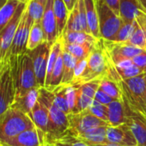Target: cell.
Instances as JSON below:
<instances>
[{"label": "cell", "mask_w": 146, "mask_h": 146, "mask_svg": "<svg viewBox=\"0 0 146 146\" xmlns=\"http://www.w3.org/2000/svg\"><path fill=\"white\" fill-rule=\"evenodd\" d=\"M10 63L16 87V97L29 90L40 88L37 83L32 58L28 52L18 56H11Z\"/></svg>", "instance_id": "6da1fadb"}, {"label": "cell", "mask_w": 146, "mask_h": 146, "mask_svg": "<svg viewBox=\"0 0 146 146\" xmlns=\"http://www.w3.org/2000/svg\"><path fill=\"white\" fill-rule=\"evenodd\" d=\"M38 101L46 108L49 114L48 131L46 137V142L55 143L64 137L69 130L67 114L54 105L52 92L46 88L40 89Z\"/></svg>", "instance_id": "7a4b0ae2"}, {"label": "cell", "mask_w": 146, "mask_h": 146, "mask_svg": "<svg viewBox=\"0 0 146 146\" xmlns=\"http://www.w3.org/2000/svg\"><path fill=\"white\" fill-rule=\"evenodd\" d=\"M35 127L28 114L10 108L0 117V143H5L22 132Z\"/></svg>", "instance_id": "3957f363"}, {"label": "cell", "mask_w": 146, "mask_h": 146, "mask_svg": "<svg viewBox=\"0 0 146 146\" xmlns=\"http://www.w3.org/2000/svg\"><path fill=\"white\" fill-rule=\"evenodd\" d=\"M102 39L98 40L87 58V66L80 78L72 84H83L95 79H102L108 75L107 53Z\"/></svg>", "instance_id": "277c9868"}, {"label": "cell", "mask_w": 146, "mask_h": 146, "mask_svg": "<svg viewBox=\"0 0 146 146\" xmlns=\"http://www.w3.org/2000/svg\"><path fill=\"white\" fill-rule=\"evenodd\" d=\"M95 2L98 14L101 38L105 40H112L124 22L119 16L108 6L104 0H95Z\"/></svg>", "instance_id": "5b68a950"}, {"label": "cell", "mask_w": 146, "mask_h": 146, "mask_svg": "<svg viewBox=\"0 0 146 146\" xmlns=\"http://www.w3.org/2000/svg\"><path fill=\"white\" fill-rule=\"evenodd\" d=\"M15 98L16 87L9 58L0 63V117L11 107Z\"/></svg>", "instance_id": "8992f818"}, {"label": "cell", "mask_w": 146, "mask_h": 146, "mask_svg": "<svg viewBox=\"0 0 146 146\" xmlns=\"http://www.w3.org/2000/svg\"><path fill=\"white\" fill-rule=\"evenodd\" d=\"M29 0H23L19 5L15 16L7 24V26L0 32V63L9 59L10 50L22 17L27 10Z\"/></svg>", "instance_id": "52a82bcc"}, {"label": "cell", "mask_w": 146, "mask_h": 146, "mask_svg": "<svg viewBox=\"0 0 146 146\" xmlns=\"http://www.w3.org/2000/svg\"><path fill=\"white\" fill-rule=\"evenodd\" d=\"M67 118L69 121L67 132L74 137L95 127L108 125L107 122L94 116L88 109L78 113H69Z\"/></svg>", "instance_id": "ba28073f"}, {"label": "cell", "mask_w": 146, "mask_h": 146, "mask_svg": "<svg viewBox=\"0 0 146 146\" xmlns=\"http://www.w3.org/2000/svg\"><path fill=\"white\" fill-rule=\"evenodd\" d=\"M51 47L52 46L50 44H48L47 42H44L34 50L27 52L32 58L36 80L40 88H45L47 63L51 52Z\"/></svg>", "instance_id": "9c48e42d"}, {"label": "cell", "mask_w": 146, "mask_h": 146, "mask_svg": "<svg viewBox=\"0 0 146 146\" xmlns=\"http://www.w3.org/2000/svg\"><path fill=\"white\" fill-rule=\"evenodd\" d=\"M34 23H35L34 20L29 16V13L26 10L17 29L10 50L9 58L11 56H18L21 54H24L28 52L27 46H28L29 36Z\"/></svg>", "instance_id": "30bf717a"}, {"label": "cell", "mask_w": 146, "mask_h": 146, "mask_svg": "<svg viewBox=\"0 0 146 146\" xmlns=\"http://www.w3.org/2000/svg\"><path fill=\"white\" fill-rule=\"evenodd\" d=\"M53 1L54 0H47L46 9L41 19V26L45 34L46 42L51 46H52V44L58 39L57 22L53 11Z\"/></svg>", "instance_id": "8fae6325"}, {"label": "cell", "mask_w": 146, "mask_h": 146, "mask_svg": "<svg viewBox=\"0 0 146 146\" xmlns=\"http://www.w3.org/2000/svg\"><path fill=\"white\" fill-rule=\"evenodd\" d=\"M108 142L116 143L120 146H131L137 144L130 127L126 125L119 126H108L107 128Z\"/></svg>", "instance_id": "7c38bea8"}, {"label": "cell", "mask_w": 146, "mask_h": 146, "mask_svg": "<svg viewBox=\"0 0 146 146\" xmlns=\"http://www.w3.org/2000/svg\"><path fill=\"white\" fill-rule=\"evenodd\" d=\"M46 142V136L36 127L27 130L8 141L10 146H41Z\"/></svg>", "instance_id": "4fadbf2b"}, {"label": "cell", "mask_w": 146, "mask_h": 146, "mask_svg": "<svg viewBox=\"0 0 146 146\" xmlns=\"http://www.w3.org/2000/svg\"><path fill=\"white\" fill-rule=\"evenodd\" d=\"M40 89V88L33 89L29 90V92H27L26 94L21 96L16 97L11 108L17 109L29 116V114L32 112V109L34 108L35 103L38 101Z\"/></svg>", "instance_id": "5bb4252c"}, {"label": "cell", "mask_w": 146, "mask_h": 146, "mask_svg": "<svg viewBox=\"0 0 146 146\" xmlns=\"http://www.w3.org/2000/svg\"><path fill=\"white\" fill-rule=\"evenodd\" d=\"M29 117L34 122L35 127L46 137L49 123V114L46 108L41 102L37 101Z\"/></svg>", "instance_id": "9a60e30c"}, {"label": "cell", "mask_w": 146, "mask_h": 146, "mask_svg": "<svg viewBox=\"0 0 146 146\" xmlns=\"http://www.w3.org/2000/svg\"><path fill=\"white\" fill-rule=\"evenodd\" d=\"M140 11L146 13L137 0H119V17L123 22H133Z\"/></svg>", "instance_id": "2e32d148"}, {"label": "cell", "mask_w": 146, "mask_h": 146, "mask_svg": "<svg viewBox=\"0 0 146 146\" xmlns=\"http://www.w3.org/2000/svg\"><path fill=\"white\" fill-rule=\"evenodd\" d=\"M109 126H119L126 124L127 115L125 113V104L123 101L115 100L108 105Z\"/></svg>", "instance_id": "e0dca14e"}, {"label": "cell", "mask_w": 146, "mask_h": 146, "mask_svg": "<svg viewBox=\"0 0 146 146\" xmlns=\"http://www.w3.org/2000/svg\"><path fill=\"white\" fill-rule=\"evenodd\" d=\"M84 5L87 14V21L90 35L96 39L100 40V28H99V19L96 10V5L95 0H84Z\"/></svg>", "instance_id": "ac0fdd59"}, {"label": "cell", "mask_w": 146, "mask_h": 146, "mask_svg": "<svg viewBox=\"0 0 146 146\" xmlns=\"http://www.w3.org/2000/svg\"><path fill=\"white\" fill-rule=\"evenodd\" d=\"M108 125H102L88 130L85 132L78 134L76 137L84 141L87 144H97L107 143V128Z\"/></svg>", "instance_id": "d6986e66"}, {"label": "cell", "mask_w": 146, "mask_h": 146, "mask_svg": "<svg viewBox=\"0 0 146 146\" xmlns=\"http://www.w3.org/2000/svg\"><path fill=\"white\" fill-rule=\"evenodd\" d=\"M53 11H54L56 22H57V29H58V38H59L61 37L65 29L70 11H68L67 6L64 0H54Z\"/></svg>", "instance_id": "ffe728a7"}, {"label": "cell", "mask_w": 146, "mask_h": 146, "mask_svg": "<svg viewBox=\"0 0 146 146\" xmlns=\"http://www.w3.org/2000/svg\"><path fill=\"white\" fill-rule=\"evenodd\" d=\"M63 62H64V72H63V79L62 85H69L72 83L74 79V72L75 66L78 59L71 55L70 52L63 49Z\"/></svg>", "instance_id": "44dd1931"}, {"label": "cell", "mask_w": 146, "mask_h": 146, "mask_svg": "<svg viewBox=\"0 0 146 146\" xmlns=\"http://www.w3.org/2000/svg\"><path fill=\"white\" fill-rule=\"evenodd\" d=\"M62 41L64 43H69V44H92L96 45L99 40L96 39L94 36H92L90 34H87L85 32H69V33H64L61 37Z\"/></svg>", "instance_id": "7402d4cb"}, {"label": "cell", "mask_w": 146, "mask_h": 146, "mask_svg": "<svg viewBox=\"0 0 146 146\" xmlns=\"http://www.w3.org/2000/svg\"><path fill=\"white\" fill-rule=\"evenodd\" d=\"M21 2L20 0H8L6 4L0 9V32L13 18Z\"/></svg>", "instance_id": "603a6c76"}, {"label": "cell", "mask_w": 146, "mask_h": 146, "mask_svg": "<svg viewBox=\"0 0 146 146\" xmlns=\"http://www.w3.org/2000/svg\"><path fill=\"white\" fill-rule=\"evenodd\" d=\"M63 49L66 52H70L71 55L74 56L78 60L87 58L89 55L90 54L92 49L96 45L92 44H69V43H64L62 41Z\"/></svg>", "instance_id": "cb8c5ba5"}, {"label": "cell", "mask_w": 146, "mask_h": 146, "mask_svg": "<svg viewBox=\"0 0 146 146\" xmlns=\"http://www.w3.org/2000/svg\"><path fill=\"white\" fill-rule=\"evenodd\" d=\"M46 42V38H45V34L41 26V22L39 23H35L29 36V40H28V51H32L42 43Z\"/></svg>", "instance_id": "d4e9b609"}, {"label": "cell", "mask_w": 146, "mask_h": 146, "mask_svg": "<svg viewBox=\"0 0 146 146\" xmlns=\"http://www.w3.org/2000/svg\"><path fill=\"white\" fill-rule=\"evenodd\" d=\"M100 89L102 90L105 93H107L109 96H111L113 100L123 101L122 91L119 84L111 78H108L107 76L101 79Z\"/></svg>", "instance_id": "484cf974"}, {"label": "cell", "mask_w": 146, "mask_h": 146, "mask_svg": "<svg viewBox=\"0 0 146 146\" xmlns=\"http://www.w3.org/2000/svg\"><path fill=\"white\" fill-rule=\"evenodd\" d=\"M47 0H29L27 11L35 23L41 22Z\"/></svg>", "instance_id": "4316f807"}, {"label": "cell", "mask_w": 146, "mask_h": 146, "mask_svg": "<svg viewBox=\"0 0 146 146\" xmlns=\"http://www.w3.org/2000/svg\"><path fill=\"white\" fill-rule=\"evenodd\" d=\"M63 72H64V62H63V52H61L55 64L52 74L51 77L50 84L46 90H48L49 91H52L54 89L61 85L62 79H63Z\"/></svg>", "instance_id": "83f0119b"}, {"label": "cell", "mask_w": 146, "mask_h": 146, "mask_svg": "<svg viewBox=\"0 0 146 146\" xmlns=\"http://www.w3.org/2000/svg\"><path fill=\"white\" fill-rule=\"evenodd\" d=\"M138 23L137 20H134L131 23H125L122 24L120 29L117 33V35L112 39V40L109 41H113V42H126L130 40V38L132 36L133 33L135 32Z\"/></svg>", "instance_id": "f1b7e54d"}, {"label": "cell", "mask_w": 146, "mask_h": 146, "mask_svg": "<svg viewBox=\"0 0 146 146\" xmlns=\"http://www.w3.org/2000/svg\"><path fill=\"white\" fill-rule=\"evenodd\" d=\"M69 32H83L80 17H79L78 1L76 2L72 11L69 14L68 21H67V23H66V26H65V29H64L63 34L64 33H69Z\"/></svg>", "instance_id": "f546056e"}, {"label": "cell", "mask_w": 146, "mask_h": 146, "mask_svg": "<svg viewBox=\"0 0 146 146\" xmlns=\"http://www.w3.org/2000/svg\"><path fill=\"white\" fill-rule=\"evenodd\" d=\"M52 99L54 105L59 108L61 111H63L65 114H69V107L68 102L66 99V94H65V85H59L56 89H54L52 91Z\"/></svg>", "instance_id": "4dcf8cb0"}, {"label": "cell", "mask_w": 146, "mask_h": 146, "mask_svg": "<svg viewBox=\"0 0 146 146\" xmlns=\"http://www.w3.org/2000/svg\"><path fill=\"white\" fill-rule=\"evenodd\" d=\"M88 110L96 118L105 121L108 123V106L103 105L95 100L91 102L90 107L88 108Z\"/></svg>", "instance_id": "1f68e13d"}, {"label": "cell", "mask_w": 146, "mask_h": 146, "mask_svg": "<svg viewBox=\"0 0 146 146\" xmlns=\"http://www.w3.org/2000/svg\"><path fill=\"white\" fill-rule=\"evenodd\" d=\"M127 44L139 47L143 49V51H146V37L144 35V32L140 28L139 25H137L135 32L133 33L132 36L130 38L128 41H126Z\"/></svg>", "instance_id": "d6a6232c"}, {"label": "cell", "mask_w": 146, "mask_h": 146, "mask_svg": "<svg viewBox=\"0 0 146 146\" xmlns=\"http://www.w3.org/2000/svg\"><path fill=\"white\" fill-rule=\"evenodd\" d=\"M115 69L122 80L132 78L134 77L139 76L143 74V73H144L143 70H142L140 68L136 66L134 64L132 65H130L125 68H115Z\"/></svg>", "instance_id": "836d02e7"}, {"label": "cell", "mask_w": 146, "mask_h": 146, "mask_svg": "<svg viewBox=\"0 0 146 146\" xmlns=\"http://www.w3.org/2000/svg\"><path fill=\"white\" fill-rule=\"evenodd\" d=\"M100 83H101V79H95L90 82L80 84L79 88H80V90L83 95H84L91 99H94L96 91L100 88Z\"/></svg>", "instance_id": "e575fe53"}, {"label": "cell", "mask_w": 146, "mask_h": 146, "mask_svg": "<svg viewBox=\"0 0 146 146\" xmlns=\"http://www.w3.org/2000/svg\"><path fill=\"white\" fill-rule=\"evenodd\" d=\"M55 144L58 146H89L84 141L69 134L68 132L64 137H62L59 140H58L55 143Z\"/></svg>", "instance_id": "d590c367"}, {"label": "cell", "mask_w": 146, "mask_h": 146, "mask_svg": "<svg viewBox=\"0 0 146 146\" xmlns=\"http://www.w3.org/2000/svg\"><path fill=\"white\" fill-rule=\"evenodd\" d=\"M78 11H79V17H80V21H81L82 30H83V32H85V33L90 35V31L89 26H88L87 14H86L84 0H78Z\"/></svg>", "instance_id": "8d00e7d4"}, {"label": "cell", "mask_w": 146, "mask_h": 146, "mask_svg": "<svg viewBox=\"0 0 146 146\" xmlns=\"http://www.w3.org/2000/svg\"><path fill=\"white\" fill-rule=\"evenodd\" d=\"M87 58L79 59L77 61V64L75 66V72H74V79H73L72 83L77 82L80 78V77L83 75V73L85 70V68L87 66Z\"/></svg>", "instance_id": "74e56055"}, {"label": "cell", "mask_w": 146, "mask_h": 146, "mask_svg": "<svg viewBox=\"0 0 146 146\" xmlns=\"http://www.w3.org/2000/svg\"><path fill=\"white\" fill-rule=\"evenodd\" d=\"M94 100L100 102V103H102V104H103V105H106V106L109 105L111 102L115 101L111 96H109L107 93H105L102 90H101L100 88L96 91V93L95 95V97H94Z\"/></svg>", "instance_id": "f35d334b"}, {"label": "cell", "mask_w": 146, "mask_h": 146, "mask_svg": "<svg viewBox=\"0 0 146 146\" xmlns=\"http://www.w3.org/2000/svg\"><path fill=\"white\" fill-rule=\"evenodd\" d=\"M132 62L136 66L143 70V72H146V51L134 57Z\"/></svg>", "instance_id": "ab89813d"}, {"label": "cell", "mask_w": 146, "mask_h": 146, "mask_svg": "<svg viewBox=\"0 0 146 146\" xmlns=\"http://www.w3.org/2000/svg\"><path fill=\"white\" fill-rule=\"evenodd\" d=\"M108 6L118 16H119V0H104Z\"/></svg>", "instance_id": "60d3db41"}, {"label": "cell", "mask_w": 146, "mask_h": 146, "mask_svg": "<svg viewBox=\"0 0 146 146\" xmlns=\"http://www.w3.org/2000/svg\"><path fill=\"white\" fill-rule=\"evenodd\" d=\"M89 146H120L119 144H116V143H109V142H107V143H97V144H88Z\"/></svg>", "instance_id": "b9f144b4"}, {"label": "cell", "mask_w": 146, "mask_h": 146, "mask_svg": "<svg viewBox=\"0 0 146 146\" xmlns=\"http://www.w3.org/2000/svg\"><path fill=\"white\" fill-rule=\"evenodd\" d=\"M137 1L142 5V7L146 11V0H137Z\"/></svg>", "instance_id": "7bdbcfd3"}, {"label": "cell", "mask_w": 146, "mask_h": 146, "mask_svg": "<svg viewBox=\"0 0 146 146\" xmlns=\"http://www.w3.org/2000/svg\"><path fill=\"white\" fill-rule=\"evenodd\" d=\"M7 1H8V0H0V9H1L6 4Z\"/></svg>", "instance_id": "ee69618b"}, {"label": "cell", "mask_w": 146, "mask_h": 146, "mask_svg": "<svg viewBox=\"0 0 146 146\" xmlns=\"http://www.w3.org/2000/svg\"><path fill=\"white\" fill-rule=\"evenodd\" d=\"M41 146H55V143H47V142H45Z\"/></svg>", "instance_id": "f6af8a7d"}, {"label": "cell", "mask_w": 146, "mask_h": 146, "mask_svg": "<svg viewBox=\"0 0 146 146\" xmlns=\"http://www.w3.org/2000/svg\"><path fill=\"white\" fill-rule=\"evenodd\" d=\"M143 79H144V83H145V85H146V72L143 73Z\"/></svg>", "instance_id": "bcb514c9"}, {"label": "cell", "mask_w": 146, "mask_h": 146, "mask_svg": "<svg viewBox=\"0 0 146 146\" xmlns=\"http://www.w3.org/2000/svg\"><path fill=\"white\" fill-rule=\"evenodd\" d=\"M0 146H10V145L7 143H0Z\"/></svg>", "instance_id": "7dc6e473"}, {"label": "cell", "mask_w": 146, "mask_h": 146, "mask_svg": "<svg viewBox=\"0 0 146 146\" xmlns=\"http://www.w3.org/2000/svg\"><path fill=\"white\" fill-rule=\"evenodd\" d=\"M73 1H74V3H75V4H76V2H77V1H78V0H73Z\"/></svg>", "instance_id": "c3c4849f"}, {"label": "cell", "mask_w": 146, "mask_h": 146, "mask_svg": "<svg viewBox=\"0 0 146 146\" xmlns=\"http://www.w3.org/2000/svg\"><path fill=\"white\" fill-rule=\"evenodd\" d=\"M131 146H139L138 144H136V145H131Z\"/></svg>", "instance_id": "681fc988"}, {"label": "cell", "mask_w": 146, "mask_h": 146, "mask_svg": "<svg viewBox=\"0 0 146 146\" xmlns=\"http://www.w3.org/2000/svg\"><path fill=\"white\" fill-rule=\"evenodd\" d=\"M55 146H58V145H57V144H55Z\"/></svg>", "instance_id": "f907efd6"}, {"label": "cell", "mask_w": 146, "mask_h": 146, "mask_svg": "<svg viewBox=\"0 0 146 146\" xmlns=\"http://www.w3.org/2000/svg\"><path fill=\"white\" fill-rule=\"evenodd\" d=\"M20 1H23V0H20Z\"/></svg>", "instance_id": "816d5d0a"}]
</instances>
